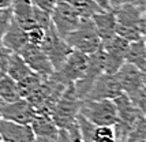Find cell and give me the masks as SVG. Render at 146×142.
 Segmentation results:
<instances>
[{
    "label": "cell",
    "instance_id": "obj_1",
    "mask_svg": "<svg viewBox=\"0 0 146 142\" xmlns=\"http://www.w3.org/2000/svg\"><path fill=\"white\" fill-rule=\"evenodd\" d=\"M116 17V36L128 42L145 38V10L137 4H126L113 10Z\"/></svg>",
    "mask_w": 146,
    "mask_h": 142
},
{
    "label": "cell",
    "instance_id": "obj_2",
    "mask_svg": "<svg viewBox=\"0 0 146 142\" xmlns=\"http://www.w3.org/2000/svg\"><path fill=\"white\" fill-rule=\"evenodd\" d=\"M116 77L123 93L141 112L145 113V72L130 63H124L116 72Z\"/></svg>",
    "mask_w": 146,
    "mask_h": 142
},
{
    "label": "cell",
    "instance_id": "obj_3",
    "mask_svg": "<svg viewBox=\"0 0 146 142\" xmlns=\"http://www.w3.org/2000/svg\"><path fill=\"white\" fill-rule=\"evenodd\" d=\"M79 105L81 100L76 97L74 86H67L51 109V117L57 129L67 130L75 124L76 116L79 113Z\"/></svg>",
    "mask_w": 146,
    "mask_h": 142
},
{
    "label": "cell",
    "instance_id": "obj_4",
    "mask_svg": "<svg viewBox=\"0 0 146 142\" xmlns=\"http://www.w3.org/2000/svg\"><path fill=\"white\" fill-rule=\"evenodd\" d=\"M64 40L72 51L82 52L85 55H90L101 46V38L96 30L92 18L81 19L78 26L68 33Z\"/></svg>",
    "mask_w": 146,
    "mask_h": 142
},
{
    "label": "cell",
    "instance_id": "obj_5",
    "mask_svg": "<svg viewBox=\"0 0 146 142\" xmlns=\"http://www.w3.org/2000/svg\"><path fill=\"white\" fill-rule=\"evenodd\" d=\"M79 115L94 126H113L117 122V109L113 100H81Z\"/></svg>",
    "mask_w": 146,
    "mask_h": 142
},
{
    "label": "cell",
    "instance_id": "obj_6",
    "mask_svg": "<svg viewBox=\"0 0 146 142\" xmlns=\"http://www.w3.org/2000/svg\"><path fill=\"white\" fill-rule=\"evenodd\" d=\"M86 67H88V55L78 51H71V53L63 62V64L56 71H53L52 75L64 86H71L85 75Z\"/></svg>",
    "mask_w": 146,
    "mask_h": 142
},
{
    "label": "cell",
    "instance_id": "obj_7",
    "mask_svg": "<svg viewBox=\"0 0 146 142\" xmlns=\"http://www.w3.org/2000/svg\"><path fill=\"white\" fill-rule=\"evenodd\" d=\"M128 41L115 34L113 37L101 41V49L104 52V72L116 74L124 64V58L128 48Z\"/></svg>",
    "mask_w": 146,
    "mask_h": 142
},
{
    "label": "cell",
    "instance_id": "obj_8",
    "mask_svg": "<svg viewBox=\"0 0 146 142\" xmlns=\"http://www.w3.org/2000/svg\"><path fill=\"white\" fill-rule=\"evenodd\" d=\"M41 48L45 52V55L48 56L49 62H51L53 71H56L60 66L63 64V62L67 59V56L71 53V46L66 42V40L62 38L56 30L53 29V26H49L45 30L44 40L41 42Z\"/></svg>",
    "mask_w": 146,
    "mask_h": 142
},
{
    "label": "cell",
    "instance_id": "obj_9",
    "mask_svg": "<svg viewBox=\"0 0 146 142\" xmlns=\"http://www.w3.org/2000/svg\"><path fill=\"white\" fill-rule=\"evenodd\" d=\"M79 21L81 18L67 1L56 3L51 11L52 26L62 38H66V36L75 29Z\"/></svg>",
    "mask_w": 146,
    "mask_h": 142
},
{
    "label": "cell",
    "instance_id": "obj_10",
    "mask_svg": "<svg viewBox=\"0 0 146 142\" xmlns=\"http://www.w3.org/2000/svg\"><path fill=\"white\" fill-rule=\"evenodd\" d=\"M19 55L25 60L26 64L30 67V70L33 72H36L42 79L51 77L53 74V67H52L51 62L40 45H33V44L27 42L21 49Z\"/></svg>",
    "mask_w": 146,
    "mask_h": 142
},
{
    "label": "cell",
    "instance_id": "obj_11",
    "mask_svg": "<svg viewBox=\"0 0 146 142\" xmlns=\"http://www.w3.org/2000/svg\"><path fill=\"white\" fill-rule=\"evenodd\" d=\"M123 93L121 86L116 74H105L102 72L96 79L86 98L89 100H115Z\"/></svg>",
    "mask_w": 146,
    "mask_h": 142
},
{
    "label": "cell",
    "instance_id": "obj_12",
    "mask_svg": "<svg viewBox=\"0 0 146 142\" xmlns=\"http://www.w3.org/2000/svg\"><path fill=\"white\" fill-rule=\"evenodd\" d=\"M0 116L4 120L30 124L36 116V109L26 98H21L13 103H0Z\"/></svg>",
    "mask_w": 146,
    "mask_h": 142
},
{
    "label": "cell",
    "instance_id": "obj_13",
    "mask_svg": "<svg viewBox=\"0 0 146 142\" xmlns=\"http://www.w3.org/2000/svg\"><path fill=\"white\" fill-rule=\"evenodd\" d=\"M0 135L3 142H34V133L30 124L0 120Z\"/></svg>",
    "mask_w": 146,
    "mask_h": 142
},
{
    "label": "cell",
    "instance_id": "obj_14",
    "mask_svg": "<svg viewBox=\"0 0 146 142\" xmlns=\"http://www.w3.org/2000/svg\"><path fill=\"white\" fill-rule=\"evenodd\" d=\"M10 8L13 14V19L19 26H22L25 30H29L34 26H37L33 18L34 6H33L32 0H13V4Z\"/></svg>",
    "mask_w": 146,
    "mask_h": 142
},
{
    "label": "cell",
    "instance_id": "obj_15",
    "mask_svg": "<svg viewBox=\"0 0 146 142\" xmlns=\"http://www.w3.org/2000/svg\"><path fill=\"white\" fill-rule=\"evenodd\" d=\"M26 44H27V33H26V30L22 26H19L14 19H11V23H10L6 34L3 37L1 45L7 48L10 52L19 53L21 49Z\"/></svg>",
    "mask_w": 146,
    "mask_h": 142
},
{
    "label": "cell",
    "instance_id": "obj_16",
    "mask_svg": "<svg viewBox=\"0 0 146 142\" xmlns=\"http://www.w3.org/2000/svg\"><path fill=\"white\" fill-rule=\"evenodd\" d=\"M92 21L94 23V27L101 41L113 37L115 30H116V17H115L113 10H102L100 13L94 14L92 17Z\"/></svg>",
    "mask_w": 146,
    "mask_h": 142
},
{
    "label": "cell",
    "instance_id": "obj_17",
    "mask_svg": "<svg viewBox=\"0 0 146 142\" xmlns=\"http://www.w3.org/2000/svg\"><path fill=\"white\" fill-rule=\"evenodd\" d=\"M30 127L36 137H55L59 131L51 115L45 112H36V116L30 123Z\"/></svg>",
    "mask_w": 146,
    "mask_h": 142
},
{
    "label": "cell",
    "instance_id": "obj_18",
    "mask_svg": "<svg viewBox=\"0 0 146 142\" xmlns=\"http://www.w3.org/2000/svg\"><path fill=\"white\" fill-rule=\"evenodd\" d=\"M124 63L135 66L137 68L145 72L146 66V46H145V38L137 40L128 44L127 52H126V58Z\"/></svg>",
    "mask_w": 146,
    "mask_h": 142
},
{
    "label": "cell",
    "instance_id": "obj_19",
    "mask_svg": "<svg viewBox=\"0 0 146 142\" xmlns=\"http://www.w3.org/2000/svg\"><path fill=\"white\" fill-rule=\"evenodd\" d=\"M33 74L30 67L25 63V60L19 53L11 52L10 59H8V67H7V75L11 77L15 82H19L21 79L26 78L27 75Z\"/></svg>",
    "mask_w": 146,
    "mask_h": 142
},
{
    "label": "cell",
    "instance_id": "obj_20",
    "mask_svg": "<svg viewBox=\"0 0 146 142\" xmlns=\"http://www.w3.org/2000/svg\"><path fill=\"white\" fill-rule=\"evenodd\" d=\"M17 100H21L18 84L6 74L0 78V103H13Z\"/></svg>",
    "mask_w": 146,
    "mask_h": 142
},
{
    "label": "cell",
    "instance_id": "obj_21",
    "mask_svg": "<svg viewBox=\"0 0 146 142\" xmlns=\"http://www.w3.org/2000/svg\"><path fill=\"white\" fill-rule=\"evenodd\" d=\"M74 11L78 14L81 19H89L94 14L102 11L101 7H98L93 0H67Z\"/></svg>",
    "mask_w": 146,
    "mask_h": 142
},
{
    "label": "cell",
    "instance_id": "obj_22",
    "mask_svg": "<svg viewBox=\"0 0 146 142\" xmlns=\"http://www.w3.org/2000/svg\"><path fill=\"white\" fill-rule=\"evenodd\" d=\"M93 142H117L113 126H96Z\"/></svg>",
    "mask_w": 146,
    "mask_h": 142
},
{
    "label": "cell",
    "instance_id": "obj_23",
    "mask_svg": "<svg viewBox=\"0 0 146 142\" xmlns=\"http://www.w3.org/2000/svg\"><path fill=\"white\" fill-rule=\"evenodd\" d=\"M27 33V42L29 44H33V45H41L42 40H44L45 36V30L41 29L40 26H34L32 29L26 30Z\"/></svg>",
    "mask_w": 146,
    "mask_h": 142
},
{
    "label": "cell",
    "instance_id": "obj_24",
    "mask_svg": "<svg viewBox=\"0 0 146 142\" xmlns=\"http://www.w3.org/2000/svg\"><path fill=\"white\" fill-rule=\"evenodd\" d=\"M11 19H13L11 8L3 10L1 14H0V45H1V41H3V37H4V34H6L8 26L11 23Z\"/></svg>",
    "mask_w": 146,
    "mask_h": 142
},
{
    "label": "cell",
    "instance_id": "obj_25",
    "mask_svg": "<svg viewBox=\"0 0 146 142\" xmlns=\"http://www.w3.org/2000/svg\"><path fill=\"white\" fill-rule=\"evenodd\" d=\"M11 52L3 45H0V78L7 74V67H8V59H10Z\"/></svg>",
    "mask_w": 146,
    "mask_h": 142
},
{
    "label": "cell",
    "instance_id": "obj_26",
    "mask_svg": "<svg viewBox=\"0 0 146 142\" xmlns=\"http://www.w3.org/2000/svg\"><path fill=\"white\" fill-rule=\"evenodd\" d=\"M32 3L34 7H37L42 11H46V13H51L56 4L55 0H32Z\"/></svg>",
    "mask_w": 146,
    "mask_h": 142
},
{
    "label": "cell",
    "instance_id": "obj_27",
    "mask_svg": "<svg viewBox=\"0 0 146 142\" xmlns=\"http://www.w3.org/2000/svg\"><path fill=\"white\" fill-rule=\"evenodd\" d=\"M67 131H68V135H70V142H83L82 138H81V134H79L76 123L72 124L70 129H67Z\"/></svg>",
    "mask_w": 146,
    "mask_h": 142
},
{
    "label": "cell",
    "instance_id": "obj_28",
    "mask_svg": "<svg viewBox=\"0 0 146 142\" xmlns=\"http://www.w3.org/2000/svg\"><path fill=\"white\" fill-rule=\"evenodd\" d=\"M126 4H137V0H109L111 10H116L121 6H126Z\"/></svg>",
    "mask_w": 146,
    "mask_h": 142
},
{
    "label": "cell",
    "instance_id": "obj_29",
    "mask_svg": "<svg viewBox=\"0 0 146 142\" xmlns=\"http://www.w3.org/2000/svg\"><path fill=\"white\" fill-rule=\"evenodd\" d=\"M55 142H70V135H68V131L64 129H59L56 135V141Z\"/></svg>",
    "mask_w": 146,
    "mask_h": 142
},
{
    "label": "cell",
    "instance_id": "obj_30",
    "mask_svg": "<svg viewBox=\"0 0 146 142\" xmlns=\"http://www.w3.org/2000/svg\"><path fill=\"white\" fill-rule=\"evenodd\" d=\"M98 7H101L102 10H111L109 8V0H93Z\"/></svg>",
    "mask_w": 146,
    "mask_h": 142
},
{
    "label": "cell",
    "instance_id": "obj_31",
    "mask_svg": "<svg viewBox=\"0 0 146 142\" xmlns=\"http://www.w3.org/2000/svg\"><path fill=\"white\" fill-rule=\"evenodd\" d=\"M11 4H13V0H0V10L10 8Z\"/></svg>",
    "mask_w": 146,
    "mask_h": 142
},
{
    "label": "cell",
    "instance_id": "obj_32",
    "mask_svg": "<svg viewBox=\"0 0 146 142\" xmlns=\"http://www.w3.org/2000/svg\"><path fill=\"white\" fill-rule=\"evenodd\" d=\"M56 3H63V1H67V0H55Z\"/></svg>",
    "mask_w": 146,
    "mask_h": 142
},
{
    "label": "cell",
    "instance_id": "obj_33",
    "mask_svg": "<svg viewBox=\"0 0 146 142\" xmlns=\"http://www.w3.org/2000/svg\"><path fill=\"white\" fill-rule=\"evenodd\" d=\"M0 142H3V139H1V135H0Z\"/></svg>",
    "mask_w": 146,
    "mask_h": 142
},
{
    "label": "cell",
    "instance_id": "obj_34",
    "mask_svg": "<svg viewBox=\"0 0 146 142\" xmlns=\"http://www.w3.org/2000/svg\"><path fill=\"white\" fill-rule=\"evenodd\" d=\"M1 11H3V10H0V14H1Z\"/></svg>",
    "mask_w": 146,
    "mask_h": 142
},
{
    "label": "cell",
    "instance_id": "obj_35",
    "mask_svg": "<svg viewBox=\"0 0 146 142\" xmlns=\"http://www.w3.org/2000/svg\"><path fill=\"white\" fill-rule=\"evenodd\" d=\"M0 120H1V116H0Z\"/></svg>",
    "mask_w": 146,
    "mask_h": 142
}]
</instances>
